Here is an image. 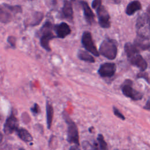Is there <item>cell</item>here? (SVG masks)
Listing matches in <instances>:
<instances>
[{"label":"cell","instance_id":"6da1fadb","mask_svg":"<svg viewBox=\"0 0 150 150\" xmlns=\"http://www.w3.org/2000/svg\"><path fill=\"white\" fill-rule=\"evenodd\" d=\"M124 50L130 63L138 68L141 71H144L148 67L146 60L139 54V50L134 44L128 42L125 44Z\"/></svg>","mask_w":150,"mask_h":150},{"label":"cell","instance_id":"7a4b0ae2","mask_svg":"<svg viewBox=\"0 0 150 150\" xmlns=\"http://www.w3.org/2000/svg\"><path fill=\"white\" fill-rule=\"evenodd\" d=\"M98 52L109 60L114 59L117 54V42L114 39L109 38L104 39L100 46Z\"/></svg>","mask_w":150,"mask_h":150},{"label":"cell","instance_id":"3957f363","mask_svg":"<svg viewBox=\"0 0 150 150\" xmlns=\"http://www.w3.org/2000/svg\"><path fill=\"white\" fill-rule=\"evenodd\" d=\"M91 6L97 12L100 26L103 28H109L111 25L110 17L105 8L101 5V0H93Z\"/></svg>","mask_w":150,"mask_h":150},{"label":"cell","instance_id":"277c9868","mask_svg":"<svg viewBox=\"0 0 150 150\" xmlns=\"http://www.w3.org/2000/svg\"><path fill=\"white\" fill-rule=\"evenodd\" d=\"M137 35L149 38V12L143 13L138 16L136 22Z\"/></svg>","mask_w":150,"mask_h":150},{"label":"cell","instance_id":"5b68a950","mask_svg":"<svg viewBox=\"0 0 150 150\" xmlns=\"http://www.w3.org/2000/svg\"><path fill=\"white\" fill-rule=\"evenodd\" d=\"M52 24L50 22L47 21L42 27L39 33L41 35L40 42L41 46L47 52H50L51 49L49 46V41L52 39L56 38L53 34L52 31Z\"/></svg>","mask_w":150,"mask_h":150},{"label":"cell","instance_id":"8992f818","mask_svg":"<svg viewBox=\"0 0 150 150\" xmlns=\"http://www.w3.org/2000/svg\"><path fill=\"white\" fill-rule=\"evenodd\" d=\"M63 115L66 122L67 124V141L70 144L73 143L75 145H79V135L76 124L68 116L66 112L63 114Z\"/></svg>","mask_w":150,"mask_h":150},{"label":"cell","instance_id":"52a82bcc","mask_svg":"<svg viewBox=\"0 0 150 150\" xmlns=\"http://www.w3.org/2000/svg\"><path fill=\"white\" fill-rule=\"evenodd\" d=\"M121 89L122 94L132 100H140L143 97L142 93L135 90L133 87V82L129 79H126L121 86Z\"/></svg>","mask_w":150,"mask_h":150},{"label":"cell","instance_id":"ba28073f","mask_svg":"<svg viewBox=\"0 0 150 150\" xmlns=\"http://www.w3.org/2000/svg\"><path fill=\"white\" fill-rule=\"evenodd\" d=\"M81 43L84 47L90 53L94 56L98 57L100 53L94 45L91 33L88 31H86L83 33L81 38Z\"/></svg>","mask_w":150,"mask_h":150},{"label":"cell","instance_id":"9c48e42d","mask_svg":"<svg viewBox=\"0 0 150 150\" xmlns=\"http://www.w3.org/2000/svg\"><path fill=\"white\" fill-rule=\"evenodd\" d=\"M116 65L114 63H104L100 65L98 73L102 77H111L116 71Z\"/></svg>","mask_w":150,"mask_h":150},{"label":"cell","instance_id":"30bf717a","mask_svg":"<svg viewBox=\"0 0 150 150\" xmlns=\"http://www.w3.org/2000/svg\"><path fill=\"white\" fill-rule=\"evenodd\" d=\"M18 128V121L13 114L8 117L4 125V131L6 134H11Z\"/></svg>","mask_w":150,"mask_h":150},{"label":"cell","instance_id":"8fae6325","mask_svg":"<svg viewBox=\"0 0 150 150\" xmlns=\"http://www.w3.org/2000/svg\"><path fill=\"white\" fill-rule=\"evenodd\" d=\"M54 30L56 31L57 37L63 39L69 35L71 32V29L69 26L65 22H62L54 26Z\"/></svg>","mask_w":150,"mask_h":150},{"label":"cell","instance_id":"7c38bea8","mask_svg":"<svg viewBox=\"0 0 150 150\" xmlns=\"http://www.w3.org/2000/svg\"><path fill=\"white\" fill-rule=\"evenodd\" d=\"M134 45L138 50H148L150 46L149 38L137 35V38L134 40Z\"/></svg>","mask_w":150,"mask_h":150},{"label":"cell","instance_id":"4fadbf2b","mask_svg":"<svg viewBox=\"0 0 150 150\" xmlns=\"http://www.w3.org/2000/svg\"><path fill=\"white\" fill-rule=\"evenodd\" d=\"M80 4L82 6L83 12H84V16L86 22L88 24H92L94 21V15L93 12L91 8L89 7L88 4L85 1H80Z\"/></svg>","mask_w":150,"mask_h":150},{"label":"cell","instance_id":"5bb4252c","mask_svg":"<svg viewBox=\"0 0 150 150\" xmlns=\"http://www.w3.org/2000/svg\"><path fill=\"white\" fill-rule=\"evenodd\" d=\"M62 13L64 16L69 21H72L73 18V11L71 4L70 1L65 0L62 8Z\"/></svg>","mask_w":150,"mask_h":150},{"label":"cell","instance_id":"9a60e30c","mask_svg":"<svg viewBox=\"0 0 150 150\" xmlns=\"http://www.w3.org/2000/svg\"><path fill=\"white\" fill-rule=\"evenodd\" d=\"M141 9V4L138 1H133L128 4L127 5L125 13L128 15H132L135 12Z\"/></svg>","mask_w":150,"mask_h":150},{"label":"cell","instance_id":"2e32d148","mask_svg":"<svg viewBox=\"0 0 150 150\" xmlns=\"http://www.w3.org/2000/svg\"><path fill=\"white\" fill-rule=\"evenodd\" d=\"M46 124L48 129H50L53 118V108L51 103L48 101H46Z\"/></svg>","mask_w":150,"mask_h":150},{"label":"cell","instance_id":"e0dca14e","mask_svg":"<svg viewBox=\"0 0 150 150\" xmlns=\"http://www.w3.org/2000/svg\"><path fill=\"white\" fill-rule=\"evenodd\" d=\"M19 138L26 142H29L33 141V137L31 134L24 128H18L16 131Z\"/></svg>","mask_w":150,"mask_h":150},{"label":"cell","instance_id":"ac0fdd59","mask_svg":"<svg viewBox=\"0 0 150 150\" xmlns=\"http://www.w3.org/2000/svg\"><path fill=\"white\" fill-rule=\"evenodd\" d=\"M77 57L78 58L83 61L89 62V63H94L95 60L94 57L87 52L79 50L77 52Z\"/></svg>","mask_w":150,"mask_h":150},{"label":"cell","instance_id":"d6986e66","mask_svg":"<svg viewBox=\"0 0 150 150\" xmlns=\"http://www.w3.org/2000/svg\"><path fill=\"white\" fill-rule=\"evenodd\" d=\"M12 19V15L7 10L5 9L0 5V22L2 23H7Z\"/></svg>","mask_w":150,"mask_h":150},{"label":"cell","instance_id":"ffe728a7","mask_svg":"<svg viewBox=\"0 0 150 150\" xmlns=\"http://www.w3.org/2000/svg\"><path fill=\"white\" fill-rule=\"evenodd\" d=\"M97 144L96 147L98 148L97 149L99 150H108L107 144L104 138V137L102 134H99L97 135Z\"/></svg>","mask_w":150,"mask_h":150},{"label":"cell","instance_id":"44dd1931","mask_svg":"<svg viewBox=\"0 0 150 150\" xmlns=\"http://www.w3.org/2000/svg\"><path fill=\"white\" fill-rule=\"evenodd\" d=\"M3 5L5 8L13 13H18L22 12V7L20 5H11L7 4H3Z\"/></svg>","mask_w":150,"mask_h":150},{"label":"cell","instance_id":"7402d4cb","mask_svg":"<svg viewBox=\"0 0 150 150\" xmlns=\"http://www.w3.org/2000/svg\"><path fill=\"white\" fill-rule=\"evenodd\" d=\"M43 13H42L40 12H36L34 14L33 21L30 22V25L34 26H36L37 25H39L40 23V22L42 21V20L43 19Z\"/></svg>","mask_w":150,"mask_h":150},{"label":"cell","instance_id":"603a6c76","mask_svg":"<svg viewBox=\"0 0 150 150\" xmlns=\"http://www.w3.org/2000/svg\"><path fill=\"white\" fill-rule=\"evenodd\" d=\"M112 110H113L114 114L115 115L117 116L118 118H120V119L122 120H124L125 119V117L124 116V115L120 111V110H119L117 107H115V106H113Z\"/></svg>","mask_w":150,"mask_h":150},{"label":"cell","instance_id":"cb8c5ba5","mask_svg":"<svg viewBox=\"0 0 150 150\" xmlns=\"http://www.w3.org/2000/svg\"><path fill=\"white\" fill-rule=\"evenodd\" d=\"M30 110L32 111V112L34 114V115H37L38 114L40 111V107L39 106V105L36 103H35L34 105L31 107Z\"/></svg>","mask_w":150,"mask_h":150},{"label":"cell","instance_id":"d4e9b609","mask_svg":"<svg viewBox=\"0 0 150 150\" xmlns=\"http://www.w3.org/2000/svg\"><path fill=\"white\" fill-rule=\"evenodd\" d=\"M137 77H138V78H142V79H144L146 81V82H147L148 83H149V82L148 74L147 73H146V72H145V73L144 72V71L140 72L139 74H138Z\"/></svg>","mask_w":150,"mask_h":150},{"label":"cell","instance_id":"484cf974","mask_svg":"<svg viewBox=\"0 0 150 150\" xmlns=\"http://www.w3.org/2000/svg\"><path fill=\"white\" fill-rule=\"evenodd\" d=\"M16 38L14 36H8L7 38V42L9 43V44L12 47H15L16 46Z\"/></svg>","mask_w":150,"mask_h":150},{"label":"cell","instance_id":"4316f807","mask_svg":"<svg viewBox=\"0 0 150 150\" xmlns=\"http://www.w3.org/2000/svg\"><path fill=\"white\" fill-rule=\"evenodd\" d=\"M108 3L113 4H119L121 3V0H105Z\"/></svg>","mask_w":150,"mask_h":150},{"label":"cell","instance_id":"83f0119b","mask_svg":"<svg viewBox=\"0 0 150 150\" xmlns=\"http://www.w3.org/2000/svg\"><path fill=\"white\" fill-rule=\"evenodd\" d=\"M144 109H146L147 110H149L150 109V104H149V99H148L145 105V106L144 107Z\"/></svg>","mask_w":150,"mask_h":150},{"label":"cell","instance_id":"f1b7e54d","mask_svg":"<svg viewBox=\"0 0 150 150\" xmlns=\"http://www.w3.org/2000/svg\"><path fill=\"white\" fill-rule=\"evenodd\" d=\"M69 150H80V149L79 148V145H74L70 146V148H69Z\"/></svg>","mask_w":150,"mask_h":150},{"label":"cell","instance_id":"f546056e","mask_svg":"<svg viewBox=\"0 0 150 150\" xmlns=\"http://www.w3.org/2000/svg\"><path fill=\"white\" fill-rule=\"evenodd\" d=\"M2 134L0 132V144H1V142H2Z\"/></svg>","mask_w":150,"mask_h":150},{"label":"cell","instance_id":"4dcf8cb0","mask_svg":"<svg viewBox=\"0 0 150 150\" xmlns=\"http://www.w3.org/2000/svg\"><path fill=\"white\" fill-rule=\"evenodd\" d=\"M19 150H25L24 149H23V148H21V149H19Z\"/></svg>","mask_w":150,"mask_h":150}]
</instances>
